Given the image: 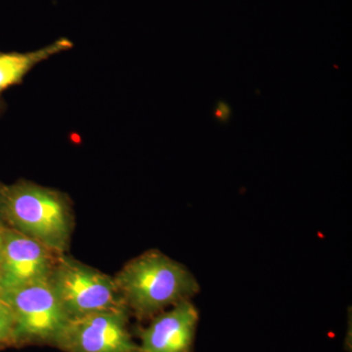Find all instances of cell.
Here are the masks:
<instances>
[{"label":"cell","instance_id":"obj_7","mask_svg":"<svg viewBox=\"0 0 352 352\" xmlns=\"http://www.w3.org/2000/svg\"><path fill=\"white\" fill-rule=\"evenodd\" d=\"M198 322L195 305L191 300H183L139 329L136 352H192Z\"/></svg>","mask_w":352,"mask_h":352},{"label":"cell","instance_id":"obj_5","mask_svg":"<svg viewBox=\"0 0 352 352\" xmlns=\"http://www.w3.org/2000/svg\"><path fill=\"white\" fill-rule=\"evenodd\" d=\"M126 307L69 318L54 346L64 352H136Z\"/></svg>","mask_w":352,"mask_h":352},{"label":"cell","instance_id":"obj_4","mask_svg":"<svg viewBox=\"0 0 352 352\" xmlns=\"http://www.w3.org/2000/svg\"><path fill=\"white\" fill-rule=\"evenodd\" d=\"M50 281L69 318L126 307L113 277L65 254H58Z\"/></svg>","mask_w":352,"mask_h":352},{"label":"cell","instance_id":"obj_14","mask_svg":"<svg viewBox=\"0 0 352 352\" xmlns=\"http://www.w3.org/2000/svg\"><path fill=\"white\" fill-rule=\"evenodd\" d=\"M0 188H1V184H0Z\"/></svg>","mask_w":352,"mask_h":352},{"label":"cell","instance_id":"obj_9","mask_svg":"<svg viewBox=\"0 0 352 352\" xmlns=\"http://www.w3.org/2000/svg\"><path fill=\"white\" fill-rule=\"evenodd\" d=\"M16 346V323L12 308L0 298V349Z\"/></svg>","mask_w":352,"mask_h":352},{"label":"cell","instance_id":"obj_10","mask_svg":"<svg viewBox=\"0 0 352 352\" xmlns=\"http://www.w3.org/2000/svg\"><path fill=\"white\" fill-rule=\"evenodd\" d=\"M231 117V109L229 107L228 104L224 101H219L217 103V108L214 110V118L219 122H228Z\"/></svg>","mask_w":352,"mask_h":352},{"label":"cell","instance_id":"obj_3","mask_svg":"<svg viewBox=\"0 0 352 352\" xmlns=\"http://www.w3.org/2000/svg\"><path fill=\"white\" fill-rule=\"evenodd\" d=\"M16 323V346H54L69 320L50 279L4 292Z\"/></svg>","mask_w":352,"mask_h":352},{"label":"cell","instance_id":"obj_12","mask_svg":"<svg viewBox=\"0 0 352 352\" xmlns=\"http://www.w3.org/2000/svg\"><path fill=\"white\" fill-rule=\"evenodd\" d=\"M3 294H4V291H3V289H2L1 287H0V298H3Z\"/></svg>","mask_w":352,"mask_h":352},{"label":"cell","instance_id":"obj_13","mask_svg":"<svg viewBox=\"0 0 352 352\" xmlns=\"http://www.w3.org/2000/svg\"><path fill=\"white\" fill-rule=\"evenodd\" d=\"M0 111H1V102H0Z\"/></svg>","mask_w":352,"mask_h":352},{"label":"cell","instance_id":"obj_2","mask_svg":"<svg viewBox=\"0 0 352 352\" xmlns=\"http://www.w3.org/2000/svg\"><path fill=\"white\" fill-rule=\"evenodd\" d=\"M0 219L56 254L68 250L74 229L71 203L57 190L20 180L0 188Z\"/></svg>","mask_w":352,"mask_h":352},{"label":"cell","instance_id":"obj_11","mask_svg":"<svg viewBox=\"0 0 352 352\" xmlns=\"http://www.w3.org/2000/svg\"><path fill=\"white\" fill-rule=\"evenodd\" d=\"M2 232H3V223H2L1 221H0V251H1Z\"/></svg>","mask_w":352,"mask_h":352},{"label":"cell","instance_id":"obj_8","mask_svg":"<svg viewBox=\"0 0 352 352\" xmlns=\"http://www.w3.org/2000/svg\"><path fill=\"white\" fill-rule=\"evenodd\" d=\"M74 44L61 38L30 52H0V96L9 87L19 85L31 69L54 55L69 50Z\"/></svg>","mask_w":352,"mask_h":352},{"label":"cell","instance_id":"obj_6","mask_svg":"<svg viewBox=\"0 0 352 352\" xmlns=\"http://www.w3.org/2000/svg\"><path fill=\"white\" fill-rule=\"evenodd\" d=\"M58 254L3 224L0 287L4 292L50 279Z\"/></svg>","mask_w":352,"mask_h":352},{"label":"cell","instance_id":"obj_1","mask_svg":"<svg viewBox=\"0 0 352 352\" xmlns=\"http://www.w3.org/2000/svg\"><path fill=\"white\" fill-rule=\"evenodd\" d=\"M122 302L139 320H148L198 293L196 278L157 250L136 256L115 275Z\"/></svg>","mask_w":352,"mask_h":352}]
</instances>
